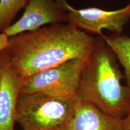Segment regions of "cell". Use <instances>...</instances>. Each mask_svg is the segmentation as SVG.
Listing matches in <instances>:
<instances>
[{
	"mask_svg": "<svg viewBox=\"0 0 130 130\" xmlns=\"http://www.w3.org/2000/svg\"><path fill=\"white\" fill-rule=\"evenodd\" d=\"M66 130L126 129L123 119L108 115L77 98L74 115Z\"/></svg>",
	"mask_w": 130,
	"mask_h": 130,
	"instance_id": "cell-8",
	"label": "cell"
},
{
	"mask_svg": "<svg viewBox=\"0 0 130 130\" xmlns=\"http://www.w3.org/2000/svg\"><path fill=\"white\" fill-rule=\"evenodd\" d=\"M67 0H29L21 17L4 31L9 37L45 27L66 23Z\"/></svg>",
	"mask_w": 130,
	"mask_h": 130,
	"instance_id": "cell-6",
	"label": "cell"
},
{
	"mask_svg": "<svg viewBox=\"0 0 130 130\" xmlns=\"http://www.w3.org/2000/svg\"><path fill=\"white\" fill-rule=\"evenodd\" d=\"M22 78L0 52V130H14Z\"/></svg>",
	"mask_w": 130,
	"mask_h": 130,
	"instance_id": "cell-7",
	"label": "cell"
},
{
	"mask_svg": "<svg viewBox=\"0 0 130 130\" xmlns=\"http://www.w3.org/2000/svg\"><path fill=\"white\" fill-rule=\"evenodd\" d=\"M96 43L94 37L72 24L45 26L9 37L2 53L22 78L70 60H87Z\"/></svg>",
	"mask_w": 130,
	"mask_h": 130,
	"instance_id": "cell-1",
	"label": "cell"
},
{
	"mask_svg": "<svg viewBox=\"0 0 130 130\" xmlns=\"http://www.w3.org/2000/svg\"><path fill=\"white\" fill-rule=\"evenodd\" d=\"M29 0H0V32L13 24L19 11L24 9Z\"/></svg>",
	"mask_w": 130,
	"mask_h": 130,
	"instance_id": "cell-10",
	"label": "cell"
},
{
	"mask_svg": "<svg viewBox=\"0 0 130 130\" xmlns=\"http://www.w3.org/2000/svg\"><path fill=\"white\" fill-rule=\"evenodd\" d=\"M76 101L77 98H64L41 93L20 95L16 123L22 130H66Z\"/></svg>",
	"mask_w": 130,
	"mask_h": 130,
	"instance_id": "cell-3",
	"label": "cell"
},
{
	"mask_svg": "<svg viewBox=\"0 0 130 130\" xmlns=\"http://www.w3.org/2000/svg\"><path fill=\"white\" fill-rule=\"evenodd\" d=\"M86 61L72 60L22 78L20 95L41 93L75 98Z\"/></svg>",
	"mask_w": 130,
	"mask_h": 130,
	"instance_id": "cell-4",
	"label": "cell"
},
{
	"mask_svg": "<svg viewBox=\"0 0 130 130\" xmlns=\"http://www.w3.org/2000/svg\"><path fill=\"white\" fill-rule=\"evenodd\" d=\"M102 37L123 68L126 85L130 89V36L123 33H111Z\"/></svg>",
	"mask_w": 130,
	"mask_h": 130,
	"instance_id": "cell-9",
	"label": "cell"
},
{
	"mask_svg": "<svg viewBox=\"0 0 130 130\" xmlns=\"http://www.w3.org/2000/svg\"><path fill=\"white\" fill-rule=\"evenodd\" d=\"M115 54L102 36L96 43L83 71L77 98L108 115L123 119L130 109V89Z\"/></svg>",
	"mask_w": 130,
	"mask_h": 130,
	"instance_id": "cell-2",
	"label": "cell"
},
{
	"mask_svg": "<svg viewBox=\"0 0 130 130\" xmlns=\"http://www.w3.org/2000/svg\"><path fill=\"white\" fill-rule=\"evenodd\" d=\"M9 39L4 32H0V52L2 51L7 46Z\"/></svg>",
	"mask_w": 130,
	"mask_h": 130,
	"instance_id": "cell-11",
	"label": "cell"
},
{
	"mask_svg": "<svg viewBox=\"0 0 130 130\" xmlns=\"http://www.w3.org/2000/svg\"><path fill=\"white\" fill-rule=\"evenodd\" d=\"M68 23L89 35L102 36V31L123 33L130 21V3L121 9L107 10L96 7L75 9L67 4Z\"/></svg>",
	"mask_w": 130,
	"mask_h": 130,
	"instance_id": "cell-5",
	"label": "cell"
},
{
	"mask_svg": "<svg viewBox=\"0 0 130 130\" xmlns=\"http://www.w3.org/2000/svg\"><path fill=\"white\" fill-rule=\"evenodd\" d=\"M124 125L126 130H130V109L126 116L123 119Z\"/></svg>",
	"mask_w": 130,
	"mask_h": 130,
	"instance_id": "cell-12",
	"label": "cell"
}]
</instances>
